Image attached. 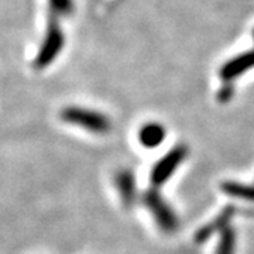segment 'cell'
<instances>
[{
	"instance_id": "1",
	"label": "cell",
	"mask_w": 254,
	"mask_h": 254,
	"mask_svg": "<svg viewBox=\"0 0 254 254\" xmlns=\"http://www.w3.org/2000/svg\"><path fill=\"white\" fill-rule=\"evenodd\" d=\"M141 200H143L147 210L154 218L155 225L161 229V232L171 235L178 230V227H180L178 215L173 209V206L165 200L158 188L153 187V188L145 190Z\"/></svg>"
},
{
	"instance_id": "2",
	"label": "cell",
	"mask_w": 254,
	"mask_h": 254,
	"mask_svg": "<svg viewBox=\"0 0 254 254\" xmlns=\"http://www.w3.org/2000/svg\"><path fill=\"white\" fill-rule=\"evenodd\" d=\"M61 119L65 123L82 127L93 134H108L112 128L109 118L98 110L85 109L79 106H69L61 112Z\"/></svg>"
},
{
	"instance_id": "3",
	"label": "cell",
	"mask_w": 254,
	"mask_h": 254,
	"mask_svg": "<svg viewBox=\"0 0 254 254\" xmlns=\"http://www.w3.org/2000/svg\"><path fill=\"white\" fill-rule=\"evenodd\" d=\"M65 46V36L60 27L58 17L54 14H50L47 23L46 36L43 40V44L40 46L38 54L36 57L34 65L37 68H46L50 64H53L55 58L61 54Z\"/></svg>"
},
{
	"instance_id": "4",
	"label": "cell",
	"mask_w": 254,
	"mask_h": 254,
	"mask_svg": "<svg viewBox=\"0 0 254 254\" xmlns=\"http://www.w3.org/2000/svg\"><path fill=\"white\" fill-rule=\"evenodd\" d=\"M188 147L184 144L175 145L173 150H170L167 154L164 155L161 160H158L151 170V185L155 188H160L165 182L168 181L177 170L182 165V163L188 157Z\"/></svg>"
},
{
	"instance_id": "5",
	"label": "cell",
	"mask_w": 254,
	"mask_h": 254,
	"mask_svg": "<svg viewBox=\"0 0 254 254\" xmlns=\"http://www.w3.org/2000/svg\"><path fill=\"white\" fill-rule=\"evenodd\" d=\"M239 212H245L242 210V208H237L235 205H227L222 209L218 213V216L215 219H212L209 223L203 225L195 235V242L200 245L203 242L209 240L210 237L213 236L215 233H220L222 230H225L227 226H230V220L233 219V216L239 213Z\"/></svg>"
},
{
	"instance_id": "6",
	"label": "cell",
	"mask_w": 254,
	"mask_h": 254,
	"mask_svg": "<svg viewBox=\"0 0 254 254\" xmlns=\"http://www.w3.org/2000/svg\"><path fill=\"white\" fill-rule=\"evenodd\" d=\"M115 185L123 205L131 208L137 199V181L134 173L128 168L118 171L115 175Z\"/></svg>"
},
{
	"instance_id": "7",
	"label": "cell",
	"mask_w": 254,
	"mask_h": 254,
	"mask_svg": "<svg viewBox=\"0 0 254 254\" xmlns=\"http://www.w3.org/2000/svg\"><path fill=\"white\" fill-rule=\"evenodd\" d=\"M254 68V50L247 51L243 54L236 55L235 58L229 60L220 68V76L225 82H230L242 76L246 71Z\"/></svg>"
},
{
	"instance_id": "8",
	"label": "cell",
	"mask_w": 254,
	"mask_h": 254,
	"mask_svg": "<svg viewBox=\"0 0 254 254\" xmlns=\"http://www.w3.org/2000/svg\"><path fill=\"white\" fill-rule=\"evenodd\" d=\"M165 127L160 123H147L140 128L138 138L140 143L147 148H155L161 144L165 138Z\"/></svg>"
},
{
	"instance_id": "9",
	"label": "cell",
	"mask_w": 254,
	"mask_h": 254,
	"mask_svg": "<svg viewBox=\"0 0 254 254\" xmlns=\"http://www.w3.org/2000/svg\"><path fill=\"white\" fill-rule=\"evenodd\" d=\"M220 190L226 195L235 199H242L246 202H254V184H245L239 181L222 182Z\"/></svg>"
},
{
	"instance_id": "10",
	"label": "cell",
	"mask_w": 254,
	"mask_h": 254,
	"mask_svg": "<svg viewBox=\"0 0 254 254\" xmlns=\"http://www.w3.org/2000/svg\"><path fill=\"white\" fill-rule=\"evenodd\" d=\"M236 250V232L232 226H227L220 232L215 254H235Z\"/></svg>"
},
{
	"instance_id": "11",
	"label": "cell",
	"mask_w": 254,
	"mask_h": 254,
	"mask_svg": "<svg viewBox=\"0 0 254 254\" xmlns=\"http://www.w3.org/2000/svg\"><path fill=\"white\" fill-rule=\"evenodd\" d=\"M73 10V0H50V11L57 17L71 14Z\"/></svg>"
},
{
	"instance_id": "12",
	"label": "cell",
	"mask_w": 254,
	"mask_h": 254,
	"mask_svg": "<svg viewBox=\"0 0 254 254\" xmlns=\"http://www.w3.org/2000/svg\"><path fill=\"white\" fill-rule=\"evenodd\" d=\"M253 36H254V31H253Z\"/></svg>"
}]
</instances>
